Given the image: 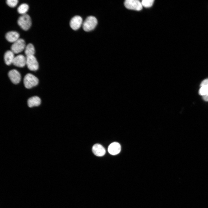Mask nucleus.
<instances>
[{"mask_svg":"<svg viewBox=\"0 0 208 208\" xmlns=\"http://www.w3.org/2000/svg\"><path fill=\"white\" fill-rule=\"evenodd\" d=\"M25 43L24 40L19 38L14 42L11 47V51L14 53L17 54L22 52L25 48Z\"/></svg>","mask_w":208,"mask_h":208,"instance_id":"5","label":"nucleus"},{"mask_svg":"<svg viewBox=\"0 0 208 208\" xmlns=\"http://www.w3.org/2000/svg\"><path fill=\"white\" fill-rule=\"evenodd\" d=\"M18 2L17 0H7L6 1V3L8 5L11 7H15Z\"/></svg>","mask_w":208,"mask_h":208,"instance_id":"19","label":"nucleus"},{"mask_svg":"<svg viewBox=\"0 0 208 208\" xmlns=\"http://www.w3.org/2000/svg\"><path fill=\"white\" fill-rule=\"evenodd\" d=\"M203 100L206 101H208V94L203 96Z\"/></svg>","mask_w":208,"mask_h":208,"instance_id":"21","label":"nucleus"},{"mask_svg":"<svg viewBox=\"0 0 208 208\" xmlns=\"http://www.w3.org/2000/svg\"><path fill=\"white\" fill-rule=\"evenodd\" d=\"M121 148L120 144L118 142H114L111 143L109 146L108 151L110 154L115 155L120 152Z\"/></svg>","mask_w":208,"mask_h":208,"instance_id":"9","label":"nucleus"},{"mask_svg":"<svg viewBox=\"0 0 208 208\" xmlns=\"http://www.w3.org/2000/svg\"><path fill=\"white\" fill-rule=\"evenodd\" d=\"M154 0H143L141 3L142 6L145 8H149L151 7L153 4Z\"/></svg>","mask_w":208,"mask_h":208,"instance_id":"18","label":"nucleus"},{"mask_svg":"<svg viewBox=\"0 0 208 208\" xmlns=\"http://www.w3.org/2000/svg\"><path fill=\"white\" fill-rule=\"evenodd\" d=\"M23 83L25 86L30 89L36 86L38 83V79L33 75L28 73L25 76Z\"/></svg>","mask_w":208,"mask_h":208,"instance_id":"3","label":"nucleus"},{"mask_svg":"<svg viewBox=\"0 0 208 208\" xmlns=\"http://www.w3.org/2000/svg\"><path fill=\"white\" fill-rule=\"evenodd\" d=\"M199 94L203 96L208 94V84L200 87Z\"/></svg>","mask_w":208,"mask_h":208,"instance_id":"17","label":"nucleus"},{"mask_svg":"<svg viewBox=\"0 0 208 208\" xmlns=\"http://www.w3.org/2000/svg\"><path fill=\"white\" fill-rule=\"evenodd\" d=\"M12 64L15 66L23 67L26 64V57L20 54L15 57Z\"/></svg>","mask_w":208,"mask_h":208,"instance_id":"10","label":"nucleus"},{"mask_svg":"<svg viewBox=\"0 0 208 208\" xmlns=\"http://www.w3.org/2000/svg\"><path fill=\"white\" fill-rule=\"evenodd\" d=\"M125 7L130 10L140 11L142 8L141 2L137 0H126L124 3Z\"/></svg>","mask_w":208,"mask_h":208,"instance_id":"4","label":"nucleus"},{"mask_svg":"<svg viewBox=\"0 0 208 208\" xmlns=\"http://www.w3.org/2000/svg\"><path fill=\"white\" fill-rule=\"evenodd\" d=\"M25 53L26 56L34 55L35 53V49L33 44L29 43L26 46Z\"/></svg>","mask_w":208,"mask_h":208,"instance_id":"15","label":"nucleus"},{"mask_svg":"<svg viewBox=\"0 0 208 208\" xmlns=\"http://www.w3.org/2000/svg\"><path fill=\"white\" fill-rule=\"evenodd\" d=\"M26 65L29 69L31 71L37 70L39 67L38 63L34 55L26 57Z\"/></svg>","mask_w":208,"mask_h":208,"instance_id":"6","label":"nucleus"},{"mask_svg":"<svg viewBox=\"0 0 208 208\" xmlns=\"http://www.w3.org/2000/svg\"><path fill=\"white\" fill-rule=\"evenodd\" d=\"M14 53L11 51H6L4 55V60L5 63L9 65L12 63L15 57Z\"/></svg>","mask_w":208,"mask_h":208,"instance_id":"13","label":"nucleus"},{"mask_svg":"<svg viewBox=\"0 0 208 208\" xmlns=\"http://www.w3.org/2000/svg\"><path fill=\"white\" fill-rule=\"evenodd\" d=\"M92 151L96 156L101 157L103 156L106 153L105 148L101 145L99 144H94L92 147Z\"/></svg>","mask_w":208,"mask_h":208,"instance_id":"11","label":"nucleus"},{"mask_svg":"<svg viewBox=\"0 0 208 208\" xmlns=\"http://www.w3.org/2000/svg\"><path fill=\"white\" fill-rule=\"evenodd\" d=\"M41 101L37 96H34L30 98L27 101V104L29 107L39 106L41 103Z\"/></svg>","mask_w":208,"mask_h":208,"instance_id":"14","label":"nucleus"},{"mask_svg":"<svg viewBox=\"0 0 208 208\" xmlns=\"http://www.w3.org/2000/svg\"><path fill=\"white\" fill-rule=\"evenodd\" d=\"M208 84V79H205L202 81L200 84V87H201L203 86Z\"/></svg>","mask_w":208,"mask_h":208,"instance_id":"20","label":"nucleus"},{"mask_svg":"<svg viewBox=\"0 0 208 208\" xmlns=\"http://www.w3.org/2000/svg\"><path fill=\"white\" fill-rule=\"evenodd\" d=\"M17 23L22 29L27 30L31 25V19L29 16L26 14L22 15L19 17Z\"/></svg>","mask_w":208,"mask_h":208,"instance_id":"2","label":"nucleus"},{"mask_svg":"<svg viewBox=\"0 0 208 208\" xmlns=\"http://www.w3.org/2000/svg\"><path fill=\"white\" fill-rule=\"evenodd\" d=\"M29 8L28 5L25 3L21 4L18 8L17 11L18 12L22 15L26 14Z\"/></svg>","mask_w":208,"mask_h":208,"instance_id":"16","label":"nucleus"},{"mask_svg":"<svg viewBox=\"0 0 208 208\" xmlns=\"http://www.w3.org/2000/svg\"><path fill=\"white\" fill-rule=\"evenodd\" d=\"M82 24V19L81 16H76L73 17L72 18L70 22L71 28L75 30L79 28Z\"/></svg>","mask_w":208,"mask_h":208,"instance_id":"7","label":"nucleus"},{"mask_svg":"<svg viewBox=\"0 0 208 208\" xmlns=\"http://www.w3.org/2000/svg\"><path fill=\"white\" fill-rule=\"evenodd\" d=\"M97 24V20L93 16L88 17L83 23V28L86 31H89L94 29Z\"/></svg>","mask_w":208,"mask_h":208,"instance_id":"1","label":"nucleus"},{"mask_svg":"<svg viewBox=\"0 0 208 208\" xmlns=\"http://www.w3.org/2000/svg\"><path fill=\"white\" fill-rule=\"evenodd\" d=\"M19 34L14 31H9L5 35V37L8 41L14 43L19 39Z\"/></svg>","mask_w":208,"mask_h":208,"instance_id":"12","label":"nucleus"},{"mask_svg":"<svg viewBox=\"0 0 208 208\" xmlns=\"http://www.w3.org/2000/svg\"><path fill=\"white\" fill-rule=\"evenodd\" d=\"M8 75L11 81L14 84H17L20 81V74L16 70H10L8 73Z\"/></svg>","mask_w":208,"mask_h":208,"instance_id":"8","label":"nucleus"}]
</instances>
